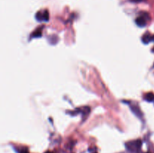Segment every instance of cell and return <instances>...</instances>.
<instances>
[{
  "label": "cell",
  "instance_id": "6da1fadb",
  "mask_svg": "<svg viewBox=\"0 0 154 153\" xmlns=\"http://www.w3.org/2000/svg\"><path fill=\"white\" fill-rule=\"evenodd\" d=\"M126 146L128 149L130 151H138L141 148V141L140 140H137L128 142Z\"/></svg>",
  "mask_w": 154,
  "mask_h": 153
},
{
  "label": "cell",
  "instance_id": "7a4b0ae2",
  "mask_svg": "<svg viewBox=\"0 0 154 153\" xmlns=\"http://www.w3.org/2000/svg\"><path fill=\"white\" fill-rule=\"evenodd\" d=\"M35 18L38 21H48L49 20V13L48 10L42 12L39 11L36 14Z\"/></svg>",
  "mask_w": 154,
  "mask_h": 153
},
{
  "label": "cell",
  "instance_id": "3957f363",
  "mask_svg": "<svg viewBox=\"0 0 154 153\" xmlns=\"http://www.w3.org/2000/svg\"><path fill=\"white\" fill-rule=\"evenodd\" d=\"M135 22L140 27H144L146 26V19L144 16H139L135 20Z\"/></svg>",
  "mask_w": 154,
  "mask_h": 153
},
{
  "label": "cell",
  "instance_id": "277c9868",
  "mask_svg": "<svg viewBox=\"0 0 154 153\" xmlns=\"http://www.w3.org/2000/svg\"><path fill=\"white\" fill-rule=\"evenodd\" d=\"M145 100H147V101L151 102L154 100V94L153 93H148V94H146L145 96Z\"/></svg>",
  "mask_w": 154,
  "mask_h": 153
},
{
  "label": "cell",
  "instance_id": "5b68a950",
  "mask_svg": "<svg viewBox=\"0 0 154 153\" xmlns=\"http://www.w3.org/2000/svg\"><path fill=\"white\" fill-rule=\"evenodd\" d=\"M32 36L33 38H38V37H41L42 36V32H41V30H37V31H35V32L32 33Z\"/></svg>",
  "mask_w": 154,
  "mask_h": 153
},
{
  "label": "cell",
  "instance_id": "8992f818",
  "mask_svg": "<svg viewBox=\"0 0 154 153\" xmlns=\"http://www.w3.org/2000/svg\"><path fill=\"white\" fill-rule=\"evenodd\" d=\"M20 153H29V151L26 149V148H23V149H22L20 152Z\"/></svg>",
  "mask_w": 154,
  "mask_h": 153
}]
</instances>
